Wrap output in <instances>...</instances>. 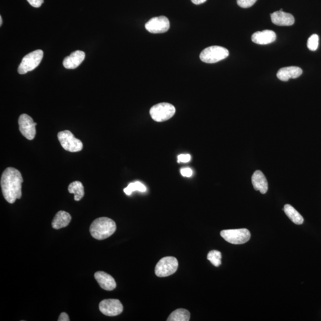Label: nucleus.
Returning <instances> with one entry per match:
<instances>
[{
	"instance_id": "aec40b11",
	"label": "nucleus",
	"mask_w": 321,
	"mask_h": 321,
	"mask_svg": "<svg viewBox=\"0 0 321 321\" xmlns=\"http://www.w3.org/2000/svg\"><path fill=\"white\" fill-rule=\"evenodd\" d=\"M68 190L69 193L75 195L74 199L76 201H81L84 195V186L79 181L71 183L68 186Z\"/></svg>"
},
{
	"instance_id": "2eb2a0df",
	"label": "nucleus",
	"mask_w": 321,
	"mask_h": 321,
	"mask_svg": "<svg viewBox=\"0 0 321 321\" xmlns=\"http://www.w3.org/2000/svg\"><path fill=\"white\" fill-rule=\"evenodd\" d=\"M85 58V53L84 51H76L66 57L63 60V66L68 69H75L80 66Z\"/></svg>"
},
{
	"instance_id": "9d476101",
	"label": "nucleus",
	"mask_w": 321,
	"mask_h": 321,
	"mask_svg": "<svg viewBox=\"0 0 321 321\" xmlns=\"http://www.w3.org/2000/svg\"><path fill=\"white\" fill-rule=\"evenodd\" d=\"M99 309L103 315L115 317L121 314L123 306L118 299H105L100 302Z\"/></svg>"
},
{
	"instance_id": "7c9ffc66",
	"label": "nucleus",
	"mask_w": 321,
	"mask_h": 321,
	"mask_svg": "<svg viewBox=\"0 0 321 321\" xmlns=\"http://www.w3.org/2000/svg\"><path fill=\"white\" fill-rule=\"evenodd\" d=\"M2 17L1 16H0V25H2Z\"/></svg>"
},
{
	"instance_id": "c756f323",
	"label": "nucleus",
	"mask_w": 321,
	"mask_h": 321,
	"mask_svg": "<svg viewBox=\"0 0 321 321\" xmlns=\"http://www.w3.org/2000/svg\"><path fill=\"white\" fill-rule=\"evenodd\" d=\"M193 4L196 5H200L204 3L206 0H191Z\"/></svg>"
},
{
	"instance_id": "c85d7f7f",
	"label": "nucleus",
	"mask_w": 321,
	"mask_h": 321,
	"mask_svg": "<svg viewBox=\"0 0 321 321\" xmlns=\"http://www.w3.org/2000/svg\"><path fill=\"white\" fill-rule=\"evenodd\" d=\"M58 321H70V319H69L68 316L66 313L65 312H62L61 313V314L59 316V317H58Z\"/></svg>"
},
{
	"instance_id": "a211bd4d",
	"label": "nucleus",
	"mask_w": 321,
	"mask_h": 321,
	"mask_svg": "<svg viewBox=\"0 0 321 321\" xmlns=\"http://www.w3.org/2000/svg\"><path fill=\"white\" fill-rule=\"evenodd\" d=\"M71 220L70 214L68 212L60 211L55 215L52 221L53 229L58 230L68 226Z\"/></svg>"
},
{
	"instance_id": "4468645a",
	"label": "nucleus",
	"mask_w": 321,
	"mask_h": 321,
	"mask_svg": "<svg viewBox=\"0 0 321 321\" xmlns=\"http://www.w3.org/2000/svg\"><path fill=\"white\" fill-rule=\"evenodd\" d=\"M270 18L272 22L277 26H291L295 22V19L292 15L281 10L272 13Z\"/></svg>"
},
{
	"instance_id": "a878e982",
	"label": "nucleus",
	"mask_w": 321,
	"mask_h": 321,
	"mask_svg": "<svg viewBox=\"0 0 321 321\" xmlns=\"http://www.w3.org/2000/svg\"><path fill=\"white\" fill-rule=\"evenodd\" d=\"M190 155L189 154H181L178 156V163H187L190 160Z\"/></svg>"
},
{
	"instance_id": "f257e3e1",
	"label": "nucleus",
	"mask_w": 321,
	"mask_h": 321,
	"mask_svg": "<svg viewBox=\"0 0 321 321\" xmlns=\"http://www.w3.org/2000/svg\"><path fill=\"white\" fill-rule=\"evenodd\" d=\"M23 182L22 174L13 167H8L1 177V190L5 200L10 203L22 197V184Z\"/></svg>"
},
{
	"instance_id": "f03ea898",
	"label": "nucleus",
	"mask_w": 321,
	"mask_h": 321,
	"mask_svg": "<svg viewBox=\"0 0 321 321\" xmlns=\"http://www.w3.org/2000/svg\"><path fill=\"white\" fill-rule=\"evenodd\" d=\"M116 229V222L113 220L107 217H101L92 222L89 231L93 238L102 240L112 236Z\"/></svg>"
},
{
	"instance_id": "6e6552de",
	"label": "nucleus",
	"mask_w": 321,
	"mask_h": 321,
	"mask_svg": "<svg viewBox=\"0 0 321 321\" xmlns=\"http://www.w3.org/2000/svg\"><path fill=\"white\" fill-rule=\"evenodd\" d=\"M220 235L227 242L234 245H241L250 240L251 233L248 229H232L221 231Z\"/></svg>"
},
{
	"instance_id": "f8f14e48",
	"label": "nucleus",
	"mask_w": 321,
	"mask_h": 321,
	"mask_svg": "<svg viewBox=\"0 0 321 321\" xmlns=\"http://www.w3.org/2000/svg\"><path fill=\"white\" fill-rule=\"evenodd\" d=\"M94 277L98 284L103 290L107 291L113 290L117 286L116 281L112 276L103 271H98L95 273Z\"/></svg>"
},
{
	"instance_id": "b1692460",
	"label": "nucleus",
	"mask_w": 321,
	"mask_h": 321,
	"mask_svg": "<svg viewBox=\"0 0 321 321\" xmlns=\"http://www.w3.org/2000/svg\"><path fill=\"white\" fill-rule=\"evenodd\" d=\"M319 46V36L318 34H314L310 36L307 40V46L310 51H316Z\"/></svg>"
},
{
	"instance_id": "bb28decb",
	"label": "nucleus",
	"mask_w": 321,
	"mask_h": 321,
	"mask_svg": "<svg viewBox=\"0 0 321 321\" xmlns=\"http://www.w3.org/2000/svg\"><path fill=\"white\" fill-rule=\"evenodd\" d=\"M27 1L32 6L35 8L41 7L44 2V0H27Z\"/></svg>"
},
{
	"instance_id": "20e7f679",
	"label": "nucleus",
	"mask_w": 321,
	"mask_h": 321,
	"mask_svg": "<svg viewBox=\"0 0 321 321\" xmlns=\"http://www.w3.org/2000/svg\"><path fill=\"white\" fill-rule=\"evenodd\" d=\"M43 56L44 52L41 50H35L26 55L18 66V73L24 75L34 70L41 63Z\"/></svg>"
},
{
	"instance_id": "5701e85b",
	"label": "nucleus",
	"mask_w": 321,
	"mask_h": 321,
	"mask_svg": "<svg viewBox=\"0 0 321 321\" xmlns=\"http://www.w3.org/2000/svg\"><path fill=\"white\" fill-rule=\"evenodd\" d=\"M222 255L221 253L218 251H211L209 252L207 256V259L211 262L215 267H218L221 264Z\"/></svg>"
},
{
	"instance_id": "4be33fe9",
	"label": "nucleus",
	"mask_w": 321,
	"mask_h": 321,
	"mask_svg": "<svg viewBox=\"0 0 321 321\" xmlns=\"http://www.w3.org/2000/svg\"><path fill=\"white\" fill-rule=\"evenodd\" d=\"M147 190V187L144 185L139 182L132 183L129 184L128 186L124 189V192L127 195H131L135 191H139V192H144Z\"/></svg>"
},
{
	"instance_id": "f3484780",
	"label": "nucleus",
	"mask_w": 321,
	"mask_h": 321,
	"mask_svg": "<svg viewBox=\"0 0 321 321\" xmlns=\"http://www.w3.org/2000/svg\"><path fill=\"white\" fill-rule=\"evenodd\" d=\"M252 182L254 190H259L262 194H265L267 192L269 184L266 177L261 171L256 170L254 172L252 176Z\"/></svg>"
},
{
	"instance_id": "423d86ee",
	"label": "nucleus",
	"mask_w": 321,
	"mask_h": 321,
	"mask_svg": "<svg viewBox=\"0 0 321 321\" xmlns=\"http://www.w3.org/2000/svg\"><path fill=\"white\" fill-rule=\"evenodd\" d=\"M178 267H179V262L175 257H164L156 264L155 273L159 277H168L177 271Z\"/></svg>"
},
{
	"instance_id": "393cba45",
	"label": "nucleus",
	"mask_w": 321,
	"mask_h": 321,
	"mask_svg": "<svg viewBox=\"0 0 321 321\" xmlns=\"http://www.w3.org/2000/svg\"><path fill=\"white\" fill-rule=\"evenodd\" d=\"M257 0H237V4L241 8L246 9L253 6Z\"/></svg>"
},
{
	"instance_id": "0eeeda50",
	"label": "nucleus",
	"mask_w": 321,
	"mask_h": 321,
	"mask_svg": "<svg viewBox=\"0 0 321 321\" xmlns=\"http://www.w3.org/2000/svg\"><path fill=\"white\" fill-rule=\"evenodd\" d=\"M57 136L61 145L66 151L76 152L83 149L84 145L81 140L76 139L70 131L60 132Z\"/></svg>"
},
{
	"instance_id": "cd10ccee",
	"label": "nucleus",
	"mask_w": 321,
	"mask_h": 321,
	"mask_svg": "<svg viewBox=\"0 0 321 321\" xmlns=\"http://www.w3.org/2000/svg\"><path fill=\"white\" fill-rule=\"evenodd\" d=\"M180 172L183 176L189 177L192 176L193 171L192 169L189 168H185L181 169Z\"/></svg>"
},
{
	"instance_id": "9b49d317",
	"label": "nucleus",
	"mask_w": 321,
	"mask_h": 321,
	"mask_svg": "<svg viewBox=\"0 0 321 321\" xmlns=\"http://www.w3.org/2000/svg\"><path fill=\"white\" fill-rule=\"evenodd\" d=\"M169 26L168 18L162 16L151 18L146 23L145 28L150 33L163 34L169 31Z\"/></svg>"
},
{
	"instance_id": "dca6fc26",
	"label": "nucleus",
	"mask_w": 321,
	"mask_h": 321,
	"mask_svg": "<svg viewBox=\"0 0 321 321\" xmlns=\"http://www.w3.org/2000/svg\"><path fill=\"white\" fill-rule=\"evenodd\" d=\"M303 71L302 68L296 66L283 68L278 70L277 76L281 81L287 82L290 79H296L302 75Z\"/></svg>"
},
{
	"instance_id": "39448f33",
	"label": "nucleus",
	"mask_w": 321,
	"mask_h": 321,
	"mask_svg": "<svg viewBox=\"0 0 321 321\" xmlns=\"http://www.w3.org/2000/svg\"><path fill=\"white\" fill-rule=\"evenodd\" d=\"M176 113V108L171 103L163 102L153 105L150 113L153 120L163 122L169 120Z\"/></svg>"
},
{
	"instance_id": "7ed1b4c3",
	"label": "nucleus",
	"mask_w": 321,
	"mask_h": 321,
	"mask_svg": "<svg viewBox=\"0 0 321 321\" xmlns=\"http://www.w3.org/2000/svg\"><path fill=\"white\" fill-rule=\"evenodd\" d=\"M229 51L224 47L212 46L206 48L201 52L200 59L206 63H216L229 57Z\"/></svg>"
},
{
	"instance_id": "412c9836",
	"label": "nucleus",
	"mask_w": 321,
	"mask_h": 321,
	"mask_svg": "<svg viewBox=\"0 0 321 321\" xmlns=\"http://www.w3.org/2000/svg\"><path fill=\"white\" fill-rule=\"evenodd\" d=\"M190 314L187 310L178 309L169 315L167 321H189Z\"/></svg>"
},
{
	"instance_id": "1a4fd4ad",
	"label": "nucleus",
	"mask_w": 321,
	"mask_h": 321,
	"mask_svg": "<svg viewBox=\"0 0 321 321\" xmlns=\"http://www.w3.org/2000/svg\"><path fill=\"white\" fill-rule=\"evenodd\" d=\"M18 126L21 134L28 140H33L36 135V123H34L31 117L23 114L18 118Z\"/></svg>"
},
{
	"instance_id": "6ab92c4d",
	"label": "nucleus",
	"mask_w": 321,
	"mask_h": 321,
	"mask_svg": "<svg viewBox=\"0 0 321 321\" xmlns=\"http://www.w3.org/2000/svg\"><path fill=\"white\" fill-rule=\"evenodd\" d=\"M284 211H285V214L287 215L288 218L294 224L297 225L303 224L304 222L303 217L292 206L289 205V204H286L284 207Z\"/></svg>"
},
{
	"instance_id": "ddd939ff",
	"label": "nucleus",
	"mask_w": 321,
	"mask_h": 321,
	"mask_svg": "<svg viewBox=\"0 0 321 321\" xmlns=\"http://www.w3.org/2000/svg\"><path fill=\"white\" fill-rule=\"evenodd\" d=\"M277 35L274 31L264 30L256 32L252 36V41L259 45H267L272 43L276 40Z\"/></svg>"
}]
</instances>
